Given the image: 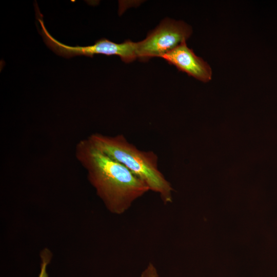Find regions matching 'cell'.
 <instances>
[{"label": "cell", "mask_w": 277, "mask_h": 277, "mask_svg": "<svg viewBox=\"0 0 277 277\" xmlns=\"http://www.w3.org/2000/svg\"><path fill=\"white\" fill-rule=\"evenodd\" d=\"M51 253L48 249H45L41 253V271L38 277H49L47 272V267L51 259Z\"/></svg>", "instance_id": "6"}, {"label": "cell", "mask_w": 277, "mask_h": 277, "mask_svg": "<svg viewBox=\"0 0 277 277\" xmlns=\"http://www.w3.org/2000/svg\"><path fill=\"white\" fill-rule=\"evenodd\" d=\"M75 156L97 195L113 213H123L149 190L143 181L95 147L88 137L76 144Z\"/></svg>", "instance_id": "1"}, {"label": "cell", "mask_w": 277, "mask_h": 277, "mask_svg": "<svg viewBox=\"0 0 277 277\" xmlns=\"http://www.w3.org/2000/svg\"><path fill=\"white\" fill-rule=\"evenodd\" d=\"M141 277H159L157 271L152 263H149L142 272Z\"/></svg>", "instance_id": "7"}, {"label": "cell", "mask_w": 277, "mask_h": 277, "mask_svg": "<svg viewBox=\"0 0 277 277\" xmlns=\"http://www.w3.org/2000/svg\"><path fill=\"white\" fill-rule=\"evenodd\" d=\"M36 16L41 27L39 33L44 42L58 55L66 58L82 55L92 57L95 54L107 56L116 55L126 63L132 62L137 58L136 43L130 40L117 44L103 38L96 41L93 45L87 46H70L63 44L53 37L48 32L44 25L43 16L38 9L36 10Z\"/></svg>", "instance_id": "3"}, {"label": "cell", "mask_w": 277, "mask_h": 277, "mask_svg": "<svg viewBox=\"0 0 277 277\" xmlns=\"http://www.w3.org/2000/svg\"><path fill=\"white\" fill-rule=\"evenodd\" d=\"M88 138L95 147L143 181L149 190L158 193L164 204L172 202L173 188L159 170L158 157L154 152L137 149L122 134L111 136L95 133Z\"/></svg>", "instance_id": "2"}, {"label": "cell", "mask_w": 277, "mask_h": 277, "mask_svg": "<svg viewBox=\"0 0 277 277\" xmlns=\"http://www.w3.org/2000/svg\"><path fill=\"white\" fill-rule=\"evenodd\" d=\"M186 42H182L161 57L189 76L203 82L210 81L212 78L210 65L197 56L193 50L187 46Z\"/></svg>", "instance_id": "5"}, {"label": "cell", "mask_w": 277, "mask_h": 277, "mask_svg": "<svg viewBox=\"0 0 277 277\" xmlns=\"http://www.w3.org/2000/svg\"><path fill=\"white\" fill-rule=\"evenodd\" d=\"M192 32V28L186 23L165 18L144 39L136 43L137 59L146 62L152 57H161L186 41Z\"/></svg>", "instance_id": "4"}]
</instances>
